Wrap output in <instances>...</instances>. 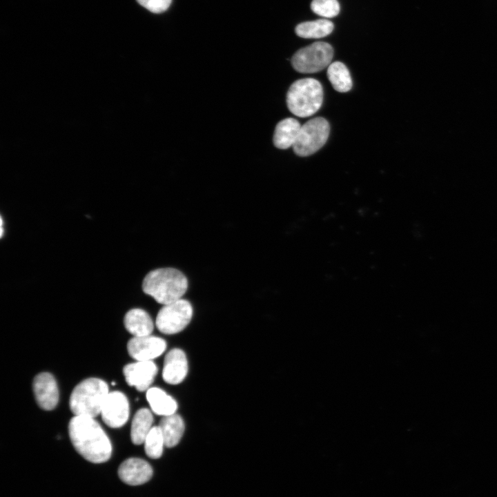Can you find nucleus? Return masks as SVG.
Instances as JSON below:
<instances>
[{
    "label": "nucleus",
    "mask_w": 497,
    "mask_h": 497,
    "mask_svg": "<svg viewBox=\"0 0 497 497\" xmlns=\"http://www.w3.org/2000/svg\"><path fill=\"white\" fill-rule=\"evenodd\" d=\"M68 433L75 449L86 460L101 463L111 456V442L94 418L75 416L69 422Z\"/></svg>",
    "instance_id": "1"
},
{
    "label": "nucleus",
    "mask_w": 497,
    "mask_h": 497,
    "mask_svg": "<svg viewBox=\"0 0 497 497\" xmlns=\"http://www.w3.org/2000/svg\"><path fill=\"white\" fill-rule=\"evenodd\" d=\"M187 289V278L174 268L153 270L145 276L142 283L144 292L164 305L181 299Z\"/></svg>",
    "instance_id": "2"
},
{
    "label": "nucleus",
    "mask_w": 497,
    "mask_h": 497,
    "mask_svg": "<svg viewBox=\"0 0 497 497\" xmlns=\"http://www.w3.org/2000/svg\"><path fill=\"white\" fill-rule=\"evenodd\" d=\"M108 393V386L105 381L97 378H87L72 390L70 409L75 416L95 418L100 414Z\"/></svg>",
    "instance_id": "3"
},
{
    "label": "nucleus",
    "mask_w": 497,
    "mask_h": 497,
    "mask_svg": "<svg viewBox=\"0 0 497 497\" xmlns=\"http://www.w3.org/2000/svg\"><path fill=\"white\" fill-rule=\"evenodd\" d=\"M323 96L322 86L317 79H298L294 81L288 90L287 107L293 115L300 117H307L320 108Z\"/></svg>",
    "instance_id": "4"
},
{
    "label": "nucleus",
    "mask_w": 497,
    "mask_h": 497,
    "mask_svg": "<svg viewBox=\"0 0 497 497\" xmlns=\"http://www.w3.org/2000/svg\"><path fill=\"white\" fill-rule=\"evenodd\" d=\"M329 133L330 126L324 118L318 117L309 120L301 126L293 146L295 153L300 157L315 153L325 144Z\"/></svg>",
    "instance_id": "5"
},
{
    "label": "nucleus",
    "mask_w": 497,
    "mask_h": 497,
    "mask_svg": "<svg viewBox=\"0 0 497 497\" xmlns=\"http://www.w3.org/2000/svg\"><path fill=\"white\" fill-rule=\"evenodd\" d=\"M333 57L332 46L328 43L318 41L298 50L291 58V65L299 72L314 73L329 66Z\"/></svg>",
    "instance_id": "6"
},
{
    "label": "nucleus",
    "mask_w": 497,
    "mask_h": 497,
    "mask_svg": "<svg viewBox=\"0 0 497 497\" xmlns=\"http://www.w3.org/2000/svg\"><path fill=\"white\" fill-rule=\"evenodd\" d=\"M193 316L191 303L182 298L164 305L159 311L155 324L164 334H175L182 331L189 324Z\"/></svg>",
    "instance_id": "7"
},
{
    "label": "nucleus",
    "mask_w": 497,
    "mask_h": 497,
    "mask_svg": "<svg viewBox=\"0 0 497 497\" xmlns=\"http://www.w3.org/2000/svg\"><path fill=\"white\" fill-rule=\"evenodd\" d=\"M104 422L110 427H122L129 417V403L126 396L120 391H112L108 394L101 413Z\"/></svg>",
    "instance_id": "8"
},
{
    "label": "nucleus",
    "mask_w": 497,
    "mask_h": 497,
    "mask_svg": "<svg viewBox=\"0 0 497 497\" xmlns=\"http://www.w3.org/2000/svg\"><path fill=\"white\" fill-rule=\"evenodd\" d=\"M166 348L164 339L151 335L133 337L127 344L129 355L137 361L152 360L161 355Z\"/></svg>",
    "instance_id": "9"
},
{
    "label": "nucleus",
    "mask_w": 497,
    "mask_h": 497,
    "mask_svg": "<svg viewBox=\"0 0 497 497\" xmlns=\"http://www.w3.org/2000/svg\"><path fill=\"white\" fill-rule=\"evenodd\" d=\"M157 371V367L152 360L137 361L126 364L123 369L127 384L139 391L149 389Z\"/></svg>",
    "instance_id": "10"
},
{
    "label": "nucleus",
    "mask_w": 497,
    "mask_h": 497,
    "mask_svg": "<svg viewBox=\"0 0 497 497\" xmlns=\"http://www.w3.org/2000/svg\"><path fill=\"white\" fill-rule=\"evenodd\" d=\"M32 386L38 405L43 410H52L59 401V390L53 376L47 372L39 373L35 377Z\"/></svg>",
    "instance_id": "11"
},
{
    "label": "nucleus",
    "mask_w": 497,
    "mask_h": 497,
    "mask_svg": "<svg viewBox=\"0 0 497 497\" xmlns=\"http://www.w3.org/2000/svg\"><path fill=\"white\" fill-rule=\"evenodd\" d=\"M119 478L130 485H139L148 482L153 476V469L146 460L130 458L124 460L118 469Z\"/></svg>",
    "instance_id": "12"
},
{
    "label": "nucleus",
    "mask_w": 497,
    "mask_h": 497,
    "mask_svg": "<svg viewBox=\"0 0 497 497\" xmlns=\"http://www.w3.org/2000/svg\"><path fill=\"white\" fill-rule=\"evenodd\" d=\"M188 372L186 354L179 349H173L166 354L162 369L164 380L170 384L182 382Z\"/></svg>",
    "instance_id": "13"
},
{
    "label": "nucleus",
    "mask_w": 497,
    "mask_h": 497,
    "mask_svg": "<svg viewBox=\"0 0 497 497\" xmlns=\"http://www.w3.org/2000/svg\"><path fill=\"white\" fill-rule=\"evenodd\" d=\"M124 326L134 337L150 335L154 324L149 314L141 309H133L124 316Z\"/></svg>",
    "instance_id": "14"
},
{
    "label": "nucleus",
    "mask_w": 497,
    "mask_h": 497,
    "mask_svg": "<svg viewBox=\"0 0 497 497\" xmlns=\"http://www.w3.org/2000/svg\"><path fill=\"white\" fill-rule=\"evenodd\" d=\"M301 128L300 122L292 117L284 119L275 126L273 141L275 147L286 149L293 146Z\"/></svg>",
    "instance_id": "15"
},
{
    "label": "nucleus",
    "mask_w": 497,
    "mask_h": 497,
    "mask_svg": "<svg viewBox=\"0 0 497 497\" xmlns=\"http://www.w3.org/2000/svg\"><path fill=\"white\" fill-rule=\"evenodd\" d=\"M146 399L152 411L157 415L167 416L175 413L177 409L176 401L164 391L157 387L147 390Z\"/></svg>",
    "instance_id": "16"
},
{
    "label": "nucleus",
    "mask_w": 497,
    "mask_h": 497,
    "mask_svg": "<svg viewBox=\"0 0 497 497\" xmlns=\"http://www.w3.org/2000/svg\"><path fill=\"white\" fill-rule=\"evenodd\" d=\"M158 426L167 447H173L179 443L185 428L183 419L176 413L164 416Z\"/></svg>",
    "instance_id": "17"
},
{
    "label": "nucleus",
    "mask_w": 497,
    "mask_h": 497,
    "mask_svg": "<svg viewBox=\"0 0 497 497\" xmlns=\"http://www.w3.org/2000/svg\"><path fill=\"white\" fill-rule=\"evenodd\" d=\"M153 416L147 408L139 409L133 418L130 429V438L135 445H141L152 429Z\"/></svg>",
    "instance_id": "18"
},
{
    "label": "nucleus",
    "mask_w": 497,
    "mask_h": 497,
    "mask_svg": "<svg viewBox=\"0 0 497 497\" xmlns=\"http://www.w3.org/2000/svg\"><path fill=\"white\" fill-rule=\"evenodd\" d=\"M333 28L331 21L321 19L299 23L295 28V32L304 39H318L331 34Z\"/></svg>",
    "instance_id": "19"
},
{
    "label": "nucleus",
    "mask_w": 497,
    "mask_h": 497,
    "mask_svg": "<svg viewBox=\"0 0 497 497\" xmlns=\"http://www.w3.org/2000/svg\"><path fill=\"white\" fill-rule=\"evenodd\" d=\"M327 77L333 88L340 92L349 91L353 86L350 72L340 61L331 63L327 69Z\"/></svg>",
    "instance_id": "20"
},
{
    "label": "nucleus",
    "mask_w": 497,
    "mask_h": 497,
    "mask_svg": "<svg viewBox=\"0 0 497 497\" xmlns=\"http://www.w3.org/2000/svg\"><path fill=\"white\" fill-rule=\"evenodd\" d=\"M144 443L145 452L148 457L157 459L162 456L165 444L159 426L152 427Z\"/></svg>",
    "instance_id": "21"
},
{
    "label": "nucleus",
    "mask_w": 497,
    "mask_h": 497,
    "mask_svg": "<svg viewBox=\"0 0 497 497\" xmlns=\"http://www.w3.org/2000/svg\"><path fill=\"white\" fill-rule=\"evenodd\" d=\"M311 8L314 13L326 18L337 16L340 9L338 0H313Z\"/></svg>",
    "instance_id": "22"
},
{
    "label": "nucleus",
    "mask_w": 497,
    "mask_h": 497,
    "mask_svg": "<svg viewBox=\"0 0 497 497\" xmlns=\"http://www.w3.org/2000/svg\"><path fill=\"white\" fill-rule=\"evenodd\" d=\"M137 2L154 13H161L166 11L171 4L172 0H137Z\"/></svg>",
    "instance_id": "23"
}]
</instances>
